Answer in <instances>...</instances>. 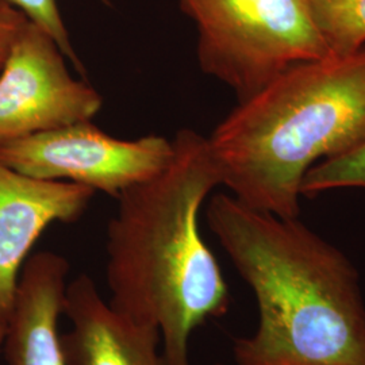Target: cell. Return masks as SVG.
<instances>
[{
  "label": "cell",
  "instance_id": "9c48e42d",
  "mask_svg": "<svg viewBox=\"0 0 365 365\" xmlns=\"http://www.w3.org/2000/svg\"><path fill=\"white\" fill-rule=\"evenodd\" d=\"M68 274L61 255L43 250L29 256L4 327L7 365H68L58 330Z\"/></svg>",
  "mask_w": 365,
  "mask_h": 365
},
{
  "label": "cell",
  "instance_id": "6da1fadb",
  "mask_svg": "<svg viewBox=\"0 0 365 365\" xmlns=\"http://www.w3.org/2000/svg\"><path fill=\"white\" fill-rule=\"evenodd\" d=\"M165 168L118 196L107 226L110 304L156 327L168 365H191L196 329L230 307L229 286L203 240L199 212L221 179L207 137L182 129Z\"/></svg>",
  "mask_w": 365,
  "mask_h": 365
},
{
  "label": "cell",
  "instance_id": "4fadbf2b",
  "mask_svg": "<svg viewBox=\"0 0 365 365\" xmlns=\"http://www.w3.org/2000/svg\"><path fill=\"white\" fill-rule=\"evenodd\" d=\"M27 21L26 16L7 0H0V68L13 45L14 39Z\"/></svg>",
  "mask_w": 365,
  "mask_h": 365
},
{
  "label": "cell",
  "instance_id": "5bb4252c",
  "mask_svg": "<svg viewBox=\"0 0 365 365\" xmlns=\"http://www.w3.org/2000/svg\"><path fill=\"white\" fill-rule=\"evenodd\" d=\"M4 327H6V325L0 327V352H1V344H3V339H4Z\"/></svg>",
  "mask_w": 365,
  "mask_h": 365
},
{
  "label": "cell",
  "instance_id": "52a82bcc",
  "mask_svg": "<svg viewBox=\"0 0 365 365\" xmlns=\"http://www.w3.org/2000/svg\"><path fill=\"white\" fill-rule=\"evenodd\" d=\"M95 191L73 182L41 180L0 163V327L13 307L30 250L53 223H73Z\"/></svg>",
  "mask_w": 365,
  "mask_h": 365
},
{
  "label": "cell",
  "instance_id": "3957f363",
  "mask_svg": "<svg viewBox=\"0 0 365 365\" xmlns=\"http://www.w3.org/2000/svg\"><path fill=\"white\" fill-rule=\"evenodd\" d=\"M207 140L221 185L238 202L299 218L306 173L365 143V46L289 66Z\"/></svg>",
  "mask_w": 365,
  "mask_h": 365
},
{
  "label": "cell",
  "instance_id": "5b68a950",
  "mask_svg": "<svg viewBox=\"0 0 365 365\" xmlns=\"http://www.w3.org/2000/svg\"><path fill=\"white\" fill-rule=\"evenodd\" d=\"M172 153V140L163 135L120 140L88 120L0 145V163L34 179L118 197L164 170Z\"/></svg>",
  "mask_w": 365,
  "mask_h": 365
},
{
  "label": "cell",
  "instance_id": "8992f818",
  "mask_svg": "<svg viewBox=\"0 0 365 365\" xmlns=\"http://www.w3.org/2000/svg\"><path fill=\"white\" fill-rule=\"evenodd\" d=\"M58 43L27 21L0 68V145L98 115L101 93L66 66Z\"/></svg>",
  "mask_w": 365,
  "mask_h": 365
},
{
  "label": "cell",
  "instance_id": "7a4b0ae2",
  "mask_svg": "<svg viewBox=\"0 0 365 365\" xmlns=\"http://www.w3.org/2000/svg\"><path fill=\"white\" fill-rule=\"evenodd\" d=\"M211 233L255 295L259 324L235 365H365V298L349 257L299 218L210 199Z\"/></svg>",
  "mask_w": 365,
  "mask_h": 365
},
{
  "label": "cell",
  "instance_id": "8fae6325",
  "mask_svg": "<svg viewBox=\"0 0 365 365\" xmlns=\"http://www.w3.org/2000/svg\"><path fill=\"white\" fill-rule=\"evenodd\" d=\"M339 188L365 190V143L351 152L315 164L302 182V196L314 197Z\"/></svg>",
  "mask_w": 365,
  "mask_h": 365
},
{
  "label": "cell",
  "instance_id": "ba28073f",
  "mask_svg": "<svg viewBox=\"0 0 365 365\" xmlns=\"http://www.w3.org/2000/svg\"><path fill=\"white\" fill-rule=\"evenodd\" d=\"M64 315L71 322L61 334L68 365H168L156 327L119 313L87 274L68 283Z\"/></svg>",
  "mask_w": 365,
  "mask_h": 365
},
{
  "label": "cell",
  "instance_id": "7c38bea8",
  "mask_svg": "<svg viewBox=\"0 0 365 365\" xmlns=\"http://www.w3.org/2000/svg\"><path fill=\"white\" fill-rule=\"evenodd\" d=\"M15 9L26 16L29 21L38 25L58 43L60 49L66 54V58L83 71V63L78 60V54L71 42L69 33L66 30L63 15L60 13L57 0H7Z\"/></svg>",
  "mask_w": 365,
  "mask_h": 365
},
{
  "label": "cell",
  "instance_id": "30bf717a",
  "mask_svg": "<svg viewBox=\"0 0 365 365\" xmlns=\"http://www.w3.org/2000/svg\"><path fill=\"white\" fill-rule=\"evenodd\" d=\"M309 4L330 56H349L365 46V0H309Z\"/></svg>",
  "mask_w": 365,
  "mask_h": 365
},
{
  "label": "cell",
  "instance_id": "9a60e30c",
  "mask_svg": "<svg viewBox=\"0 0 365 365\" xmlns=\"http://www.w3.org/2000/svg\"><path fill=\"white\" fill-rule=\"evenodd\" d=\"M218 365H223V364H218Z\"/></svg>",
  "mask_w": 365,
  "mask_h": 365
},
{
  "label": "cell",
  "instance_id": "277c9868",
  "mask_svg": "<svg viewBox=\"0 0 365 365\" xmlns=\"http://www.w3.org/2000/svg\"><path fill=\"white\" fill-rule=\"evenodd\" d=\"M195 24L203 73L235 91L238 102L289 66L330 56L309 0H179Z\"/></svg>",
  "mask_w": 365,
  "mask_h": 365
}]
</instances>
